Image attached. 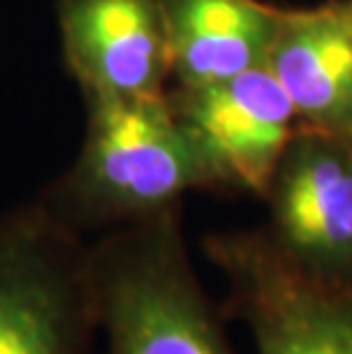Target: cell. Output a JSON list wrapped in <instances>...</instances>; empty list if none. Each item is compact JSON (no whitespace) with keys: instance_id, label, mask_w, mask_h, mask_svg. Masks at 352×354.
<instances>
[{"instance_id":"6da1fadb","label":"cell","mask_w":352,"mask_h":354,"mask_svg":"<svg viewBox=\"0 0 352 354\" xmlns=\"http://www.w3.org/2000/svg\"><path fill=\"white\" fill-rule=\"evenodd\" d=\"M192 190H213V178L169 94L101 96L76 165L41 201L85 233L181 206Z\"/></svg>"},{"instance_id":"7a4b0ae2","label":"cell","mask_w":352,"mask_h":354,"mask_svg":"<svg viewBox=\"0 0 352 354\" xmlns=\"http://www.w3.org/2000/svg\"><path fill=\"white\" fill-rule=\"evenodd\" d=\"M103 354H236L183 236L181 206L89 245Z\"/></svg>"},{"instance_id":"3957f363","label":"cell","mask_w":352,"mask_h":354,"mask_svg":"<svg viewBox=\"0 0 352 354\" xmlns=\"http://www.w3.org/2000/svg\"><path fill=\"white\" fill-rule=\"evenodd\" d=\"M89 245L44 201L0 215V354H94Z\"/></svg>"},{"instance_id":"277c9868","label":"cell","mask_w":352,"mask_h":354,"mask_svg":"<svg viewBox=\"0 0 352 354\" xmlns=\"http://www.w3.org/2000/svg\"><path fill=\"white\" fill-rule=\"evenodd\" d=\"M201 247L227 281L224 315L257 354H352V290L297 270L263 227L217 231Z\"/></svg>"},{"instance_id":"5b68a950","label":"cell","mask_w":352,"mask_h":354,"mask_svg":"<svg viewBox=\"0 0 352 354\" xmlns=\"http://www.w3.org/2000/svg\"><path fill=\"white\" fill-rule=\"evenodd\" d=\"M263 203L266 236L297 270L352 290V142L297 126Z\"/></svg>"},{"instance_id":"8992f818","label":"cell","mask_w":352,"mask_h":354,"mask_svg":"<svg viewBox=\"0 0 352 354\" xmlns=\"http://www.w3.org/2000/svg\"><path fill=\"white\" fill-rule=\"evenodd\" d=\"M167 94L204 156L213 190L263 201L299 126L270 69L254 66L208 85L169 87Z\"/></svg>"},{"instance_id":"52a82bcc","label":"cell","mask_w":352,"mask_h":354,"mask_svg":"<svg viewBox=\"0 0 352 354\" xmlns=\"http://www.w3.org/2000/svg\"><path fill=\"white\" fill-rule=\"evenodd\" d=\"M64 53L87 99L169 89V53L158 0H62Z\"/></svg>"},{"instance_id":"ba28073f","label":"cell","mask_w":352,"mask_h":354,"mask_svg":"<svg viewBox=\"0 0 352 354\" xmlns=\"http://www.w3.org/2000/svg\"><path fill=\"white\" fill-rule=\"evenodd\" d=\"M266 66L299 126L352 142V24L346 0L281 7Z\"/></svg>"},{"instance_id":"9c48e42d","label":"cell","mask_w":352,"mask_h":354,"mask_svg":"<svg viewBox=\"0 0 352 354\" xmlns=\"http://www.w3.org/2000/svg\"><path fill=\"white\" fill-rule=\"evenodd\" d=\"M174 87H199L263 66L279 5L263 0H158Z\"/></svg>"},{"instance_id":"30bf717a","label":"cell","mask_w":352,"mask_h":354,"mask_svg":"<svg viewBox=\"0 0 352 354\" xmlns=\"http://www.w3.org/2000/svg\"><path fill=\"white\" fill-rule=\"evenodd\" d=\"M348 3V14H350V24H352V0H346Z\"/></svg>"}]
</instances>
